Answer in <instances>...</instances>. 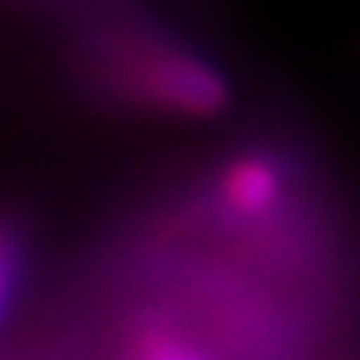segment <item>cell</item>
I'll return each mask as SVG.
<instances>
[{
  "mask_svg": "<svg viewBox=\"0 0 360 360\" xmlns=\"http://www.w3.org/2000/svg\"><path fill=\"white\" fill-rule=\"evenodd\" d=\"M134 84L146 100L180 111V115H219L230 100V89L215 65L180 50H153L139 62Z\"/></svg>",
  "mask_w": 360,
  "mask_h": 360,
  "instance_id": "6da1fadb",
  "label": "cell"
},
{
  "mask_svg": "<svg viewBox=\"0 0 360 360\" xmlns=\"http://www.w3.org/2000/svg\"><path fill=\"white\" fill-rule=\"evenodd\" d=\"M219 192H222L226 211H234L238 219H257L276 207L280 192H284V176H280L276 161L253 153V158H238L222 173Z\"/></svg>",
  "mask_w": 360,
  "mask_h": 360,
  "instance_id": "7a4b0ae2",
  "label": "cell"
},
{
  "mask_svg": "<svg viewBox=\"0 0 360 360\" xmlns=\"http://www.w3.org/2000/svg\"><path fill=\"white\" fill-rule=\"evenodd\" d=\"M20 238L15 230L0 226V322H4L8 307L15 299V288H20Z\"/></svg>",
  "mask_w": 360,
  "mask_h": 360,
  "instance_id": "3957f363",
  "label": "cell"
},
{
  "mask_svg": "<svg viewBox=\"0 0 360 360\" xmlns=\"http://www.w3.org/2000/svg\"><path fill=\"white\" fill-rule=\"evenodd\" d=\"M146 360H195L192 353H184L180 345H169V341H158V345H150V353Z\"/></svg>",
  "mask_w": 360,
  "mask_h": 360,
  "instance_id": "277c9868",
  "label": "cell"
}]
</instances>
